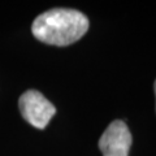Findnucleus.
<instances>
[{
	"instance_id": "nucleus-3",
	"label": "nucleus",
	"mask_w": 156,
	"mask_h": 156,
	"mask_svg": "<svg viewBox=\"0 0 156 156\" xmlns=\"http://www.w3.org/2000/svg\"><path fill=\"white\" fill-rule=\"evenodd\" d=\"M131 146V134L124 121L115 120L99 139L103 156H128Z\"/></svg>"
},
{
	"instance_id": "nucleus-4",
	"label": "nucleus",
	"mask_w": 156,
	"mask_h": 156,
	"mask_svg": "<svg viewBox=\"0 0 156 156\" xmlns=\"http://www.w3.org/2000/svg\"><path fill=\"white\" fill-rule=\"evenodd\" d=\"M155 95H156V81H155Z\"/></svg>"
},
{
	"instance_id": "nucleus-2",
	"label": "nucleus",
	"mask_w": 156,
	"mask_h": 156,
	"mask_svg": "<svg viewBox=\"0 0 156 156\" xmlns=\"http://www.w3.org/2000/svg\"><path fill=\"white\" fill-rule=\"evenodd\" d=\"M20 112L30 125L37 129H44L50 120L56 115L55 105L46 99L42 92L37 90H27L20 96Z\"/></svg>"
},
{
	"instance_id": "nucleus-1",
	"label": "nucleus",
	"mask_w": 156,
	"mask_h": 156,
	"mask_svg": "<svg viewBox=\"0 0 156 156\" xmlns=\"http://www.w3.org/2000/svg\"><path fill=\"white\" fill-rule=\"evenodd\" d=\"M89 30L83 13L69 8H55L39 14L31 25L33 35L46 44L65 47L80 41Z\"/></svg>"
}]
</instances>
